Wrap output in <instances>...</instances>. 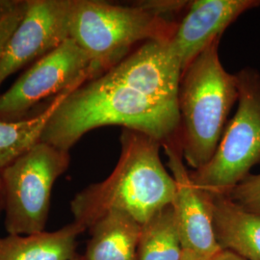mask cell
Instances as JSON below:
<instances>
[{"label": "cell", "instance_id": "13", "mask_svg": "<svg viewBox=\"0 0 260 260\" xmlns=\"http://www.w3.org/2000/svg\"><path fill=\"white\" fill-rule=\"evenodd\" d=\"M89 230L84 260H138L142 224L129 215L109 212Z\"/></svg>", "mask_w": 260, "mask_h": 260}, {"label": "cell", "instance_id": "19", "mask_svg": "<svg viewBox=\"0 0 260 260\" xmlns=\"http://www.w3.org/2000/svg\"><path fill=\"white\" fill-rule=\"evenodd\" d=\"M212 258H206V257H204V256H202V255H199V254H197L195 252H192V251H186L184 250L183 251V253H182V256H181V258L180 260H211Z\"/></svg>", "mask_w": 260, "mask_h": 260}, {"label": "cell", "instance_id": "4", "mask_svg": "<svg viewBox=\"0 0 260 260\" xmlns=\"http://www.w3.org/2000/svg\"><path fill=\"white\" fill-rule=\"evenodd\" d=\"M177 21L161 18L141 1L132 5L102 0H73L69 38L89 56L96 77L141 45L170 41Z\"/></svg>", "mask_w": 260, "mask_h": 260}, {"label": "cell", "instance_id": "2", "mask_svg": "<svg viewBox=\"0 0 260 260\" xmlns=\"http://www.w3.org/2000/svg\"><path fill=\"white\" fill-rule=\"evenodd\" d=\"M121 147L109 177L86 187L71 202L74 222L85 230L113 211L127 214L143 224L174 202L176 182L161 161V142L122 128Z\"/></svg>", "mask_w": 260, "mask_h": 260}, {"label": "cell", "instance_id": "6", "mask_svg": "<svg viewBox=\"0 0 260 260\" xmlns=\"http://www.w3.org/2000/svg\"><path fill=\"white\" fill-rule=\"evenodd\" d=\"M70 162L69 151L40 141L0 171L8 234L46 231L53 186Z\"/></svg>", "mask_w": 260, "mask_h": 260}, {"label": "cell", "instance_id": "14", "mask_svg": "<svg viewBox=\"0 0 260 260\" xmlns=\"http://www.w3.org/2000/svg\"><path fill=\"white\" fill-rule=\"evenodd\" d=\"M183 251L173 205L164 207L142 224L138 260H180Z\"/></svg>", "mask_w": 260, "mask_h": 260}, {"label": "cell", "instance_id": "16", "mask_svg": "<svg viewBox=\"0 0 260 260\" xmlns=\"http://www.w3.org/2000/svg\"><path fill=\"white\" fill-rule=\"evenodd\" d=\"M27 8V0H0V62Z\"/></svg>", "mask_w": 260, "mask_h": 260}, {"label": "cell", "instance_id": "12", "mask_svg": "<svg viewBox=\"0 0 260 260\" xmlns=\"http://www.w3.org/2000/svg\"><path fill=\"white\" fill-rule=\"evenodd\" d=\"M85 231L69 223L55 232L0 237V260H73L78 236Z\"/></svg>", "mask_w": 260, "mask_h": 260}, {"label": "cell", "instance_id": "22", "mask_svg": "<svg viewBox=\"0 0 260 260\" xmlns=\"http://www.w3.org/2000/svg\"><path fill=\"white\" fill-rule=\"evenodd\" d=\"M0 185H1V173H0Z\"/></svg>", "mask_w": 260, "mask_h": 260}, {"label": "cell", "instance_id": "20", "mask_svg": "<svg viewBox=\"0 0 260 260\" xmlns=\"http://www.w3.org/2000/svg\"><path fill=\"white\" fill-rule=\"evenodd\" d=\"M4 210V197H3V190H2V184L0 185V212Z\"/></svg>", "mask_w": 260, "mask_h": 260}, {"label": "cell", "instance_id": "11", "mask_svg": "<svg viewBox=\"0 0 260 260\" xmlns=\"http://www.w3.org/2000/svg\"><path fill=\"white\" fill-rule=\"evenodd\" d=\"M212 196L215 237L222 250L246 260H260V213L235 204L226 195Z\"/></svg>", "mask_w": 260, "mask_h": 260}, {"label": "cell", "instance_id": "21", "mask_svg": "<svg viewBox=\"0 0 260 260\" xmlns=\"http://www.w3.org/2000/svg\"><path fill=\"white\" fill-rule=\"evenodd\" d=\"M73 260H84V258H81V257H79V256H77V255H76L75 258Z\"/></svg>", "mask_w": 260, "mask_h": 260}, {"label": "cell", "instance_id": "18", "mask_svg": "<svg viewBox=\"0 0 260 260\" xmlns=\"http://www.w3.org/2000/svg\"><path fill=\"white\" fill-rule=\"evenodd\" d=\"M211 260H246L233 251L221 250L215 254Z\"/></svg>", "mask_w": 260, "mask_h": 260}, {"label": "cell", "instance_id": "15", "mask_svg": "<svg viewBox=\"0 0 260 260\" xmlns=\"http://www.w3.org/2000/svg\"><path fill=\"white\" fill-rule=\"evenodd\" d=\"M69 93H71L59 95L44 111L32 118L22 121H0V171L41 141L47 121Z\"/></svg>", "mask_w": 260, "mask_h": 260}, {"label": "cell", "instance_id": "17", "mask_svg": "<svg viewBox=\"0 0 260 260\" xmlns=\"http://www.w3.org/2000/svg\"><path fill=\"white\" fill-rule=\"evenodd\" d=\"M226 196L243 208L260 213V175L248 176Z\"/></svg>", "mask_w": 260, "mask_h": 260}, {"label": "cell", "instance_id": "5", "mask_svg": "<svg viewBox=\"0 0 260 260\" xmlns=\"http://www.w3.org/2000/svg\"><path fill=\"white\" fill-rule=\"evenodd\" d=\"M238 106L223 130L213 156L190 172L197 187L211 195H228L260 163V75L250 67L236 74Z\"/></svg>", "mask_w": 260, "mask_h": 260}, {"label": "cell", "instance_id": "9", "mask_svg": "<svg viewBox=\"0 0 260 260\" xmlns=\"http://www.w3.org/2000/svg\"><path fill=\"white\" fill-rule=\"evenodd\" d=\"M176 182L173 207L183 249L212 258L222 249L214 233L212 196L194 184L182 156L179 136L162 144Z\"/></svg>", "mask_w": 260, "mask_h": 260}, {"label": "cell", "instance_id": "8", "mask_svg": "<svg viewBox=\"0 0 260 260\" xmlns=\"http://www.w3.org/2000/svg\"><path fill=\"white\" fill-rule=\"evenodd\" d=\"M73 0H27V8L0 62V87L22 68L55 50L69 38Z\"/></svg>", "mask_w": 260, "mask_h": 260}, {"label": "cell", "instance_id": "7", "mask_svg": "<svg viewBox=\"0 0 260 260\" xmlns=\"http://www.w3.org/2000/svg\"><path fill=\"white\" fill-rule=\"evenodd\" d=\"M94 78L96 75L89 56L68 39L0 93V121L29 119L38 105L46 102L49 105L59 95L72 93Z\"/></svg>", "mask_w": 260, "mask_h": 260}, {"label": "cell", "instance_id": "10", "mask_svg": "<svg viewBox=\"0 0 260 260\" xmlns=\"http://www.w3.org/2000/svg\"><path fill=\"white\" fill-rule=\"evenodd\" d=\"M260 6V0L190 1L170 40L182 72L245 12Z\"/></svg>", "mask_w": 260, "mask_h": 260}, {"label": "cell", "instance_id": "1", "mask_svg": "<svg viewBox=\"0 0 260 260\" xmlns=\"http://www.w3.org/2000/svg\"><path fill=\"white\" fill-rule=\"evenodd\" d=\"M182 69L170 41L147 42L110 70L69 93L41 142L69 151L91 130L120 125L164 144L179 130Z\"/></svg>", "mask_w": 260, "mask_h": 260}, {"label": "cell", "instance_id": "3", "mask_svg": "<svg viewBox=\"0 0 260 260\" xmlns=\"http://www.w3.org/2000/svg\"><path fill=\"white\" fill-rule=\"evenodd\" d=\"M220 39L182 72L178 89V136L183 160L197 170L213 156L233 105L238 101L236 75L219 57Z\"/></svg>", "mask_w": 260, "mask_h": 260}]
</instances>
